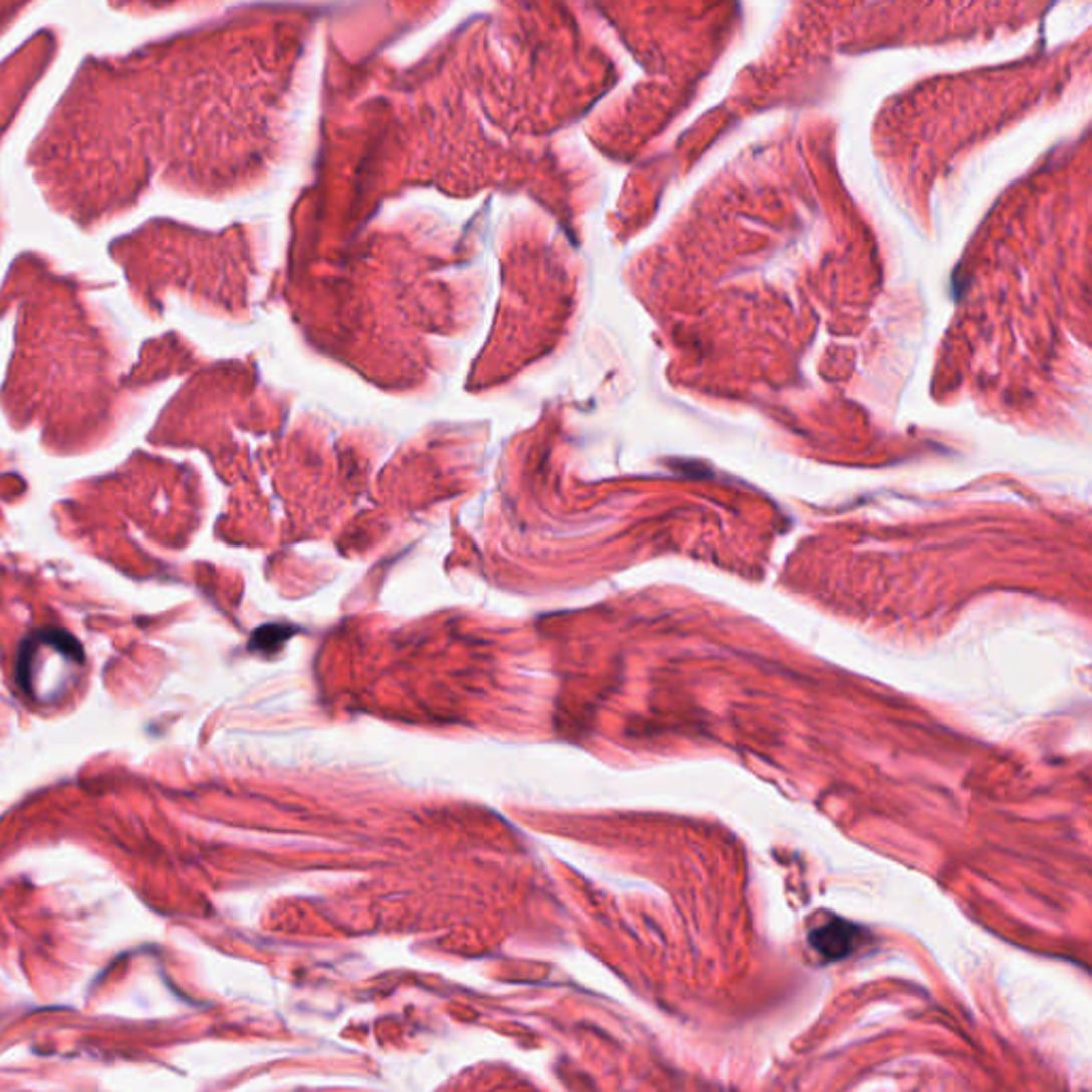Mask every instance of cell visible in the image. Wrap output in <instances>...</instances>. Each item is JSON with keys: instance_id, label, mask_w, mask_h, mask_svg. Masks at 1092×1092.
I'll return each mask as SVG.
<instances>
[{"instance_id": "6da1fadb", "label": "cell", "mask_w": 1092, "mask_h": 1092, "mask_svg": "<svg viewBox=\"0 0 1092 1092\" xmlns=\"http://www.w3.org/2000/svg\"><path fill=\"white\" fill-rule=\"evenodd\" d=\"M864 941H866L864 929L843 918L821 922L809 933L811 948L824 961H841L851 952L858 950Z\"/></svg>"}]
</instances>
